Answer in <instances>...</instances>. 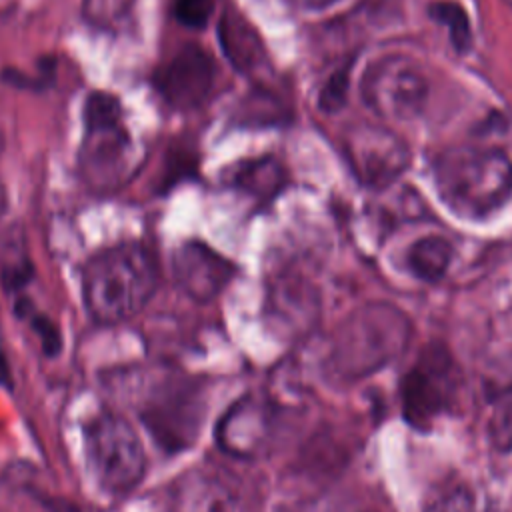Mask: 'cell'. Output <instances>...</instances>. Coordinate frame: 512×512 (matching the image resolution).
Here are the masks:
<instances>
[{
    "instance_id": "cell-1",
    "label": "cell",
    "mask_w": 512,
    "mask_h": 512,
    "mask_svg": "<svg viewBox=\"0 0 512 512\" xmlns=\"http://www.w3.org/2000/svg\"><path fill=\"white\" fill-rule=\"evenodd\" d=\"M156 286V258L140 242H122L98 252L82 276L84 304L98 324L130 320L144 310Z\"/></svg>"
},
{
    "instance_id": "cell-2",
    "label": "cell",
    "mask_w": 512,
    "mask_h": 512,
    "mask_svg": "<svg viewBox=\"0 0 512 512\" xmlns=\"http://www.w3.org/2000/svg\"><path fill=\"white\" fill-rule=\"evenodd\" d=\"M432 172L442 202L460 218L490 216L512 196V160L496 148H448Z\"/></svg>"
},
{
    "instance_id": "cell-3",
    "label": "cell",
    "mask_w": 512,
    "mask_h": 512,
    "mask_svg": "<svg viewBox=\"0 0 512 512\" xmlns=\"http://www.w3.org/2000/svg\"><path fill=\"white\" fill-rule=\"evenodd\" d=\"M78 168L84 184L96 194L116 192L138 168V152L122 118V104L110 92L94 90L86 96Z\"/></svg>"
},
{
    "instance_id": "cell-4",
    "label": "cell",
    "mask_w": 512,
    "mask_h": 512,
    "mask_svg": "<svg viewBox=\"0 0 512 512\" xmlns=\"http://www.w3.org/2000/svg\"><path fill=\"white\" fill-rule=\"evenodd\" d=\"M208 408L206 386L198 378L162 374L140 390L138 418L168 454L188 450L204 424Z\"/></svg>"
},
{
    "instance_id": "cell-5",
    "label": "cell",
    "mask_w": 512,
    "mask_h": 512,
    "mask_svg": "<svg viewBox=\"0 0 512 512\" xmlns=\"http://www.w3.org/2000/svg\"><path fill=\"white\" fill-rule=\"evenodd\" d=\"M408 334L410 324L398 308L386 302L366 304L336 334L332 350L334 370L348 378L366 376L388 364L404 348Z\"/></svg>"
},
{
    "instance_id": "cell-6",
    "label": "cell",
    "mask_w": 512,
    "mask_h": 512,
    "mask_svg": "<svg viewBox=\"0 0 512 512\" xmlns=\"http://www.w3.org/2000/svg\"><path fill=\"white\" fill-rule=\"evenodd\" d=\"M84 452L92 480L110 496L130 494L146 474L138 432L112 410H102L84 424Z\"/></svg>"
},
{
    "instance_id": "cell-7",
    "label": "cell",
    "mask_w": 512,
    "mask_h": 512,
    "mask_svg": "<svg viewBox=\"0 0 512 512\" xmlns=\"http://www.w3.org/2000/svg\"><path fill=\"white\" fill-rule=\"evenodd\" d=\"M364 104L382 120L406 122L416 118L428 98V82L416 62L406 56H384L372 62L362 80Z\"/></svg>"
},
{
    "instance_id": "cell-8",
    "label": "cell",
    "mask_w": 512,
    "mask_h": 512,
    "mask_svg": "<svg viewBox=\"0 0 512 512\" xmlns=\"http://www.w3.org/2000/svg\"><path fill=\"white\" fill-rule=\"evenodd\" d=\"M456 388L458 376H454V364L448 350L440 344H428L400 384L402 414L406 422L426 430L436 416L450 408Z\"/></svg>"
},
{
    "instance_id": "cell-9",
    "label": "cell",
    "mask_w": 512,
    "mask_h": 512,
    "mask_svg": "<svg viewBox=\"0 0 512 512\" xmlns=\"http://www.w3.org/2000/svg\"><path fill=\"white\" fill-rule=\"evenodd\" d=\"M216 64L208 50L190 42L180 46L154 74V88L174 110L200 108L212 94Z\"/></svg>"
},
{
    "instance_id": "cell-10",
    "label": "cell",
    "mask_w": 512,
    "mask_h": 512,
    "mask_svg": "<svg viewBox=\"0 0 512 512\" xmlns=\"http://www.w3.org/2000/svg\"><path fill=\"white\" fill-rule=\"evenodd\" d=\"M274 406L264 396L244 394L220 416L214 438L222 452L238 460L264 456L274 436Z\"/></svg>"
},
{
    "instance_id": "cell-11",
    "label": "cell",
    "mask_w": 512,
    "mask_h": 512,
    "mask_svg": "<svg viewBox=\"0 0 512 512\" xmlns=\"http://www.w3.org/2000/svg\"><path fill=\"white\" fill-rule=\"evenodd\" d=\"M348 154L358 178L372 190L394 184L410 162L406 142L378 124L358 126L348 138Z\"/></svg>"
},
{
    "instance_id": "cell-12",
    "label": "cell",
    "mask_w": 512,
    "mask_h": 512,
    "mask_svg": "<svg viewBox=\"0 0 512 512\" xmlns=\"http://www.w3.org/2000/svg\"><path fill=\"white\" fill-rule=\"evenodd\" d=\"M176 286L194 302L214 300L232 280L234 266L220 252L200 240L178 246L172 258Z\"/></svg>"
},
{
    "instance_id": "cell-13",
    "label": "cell",
    "mask_w": 512,
    "mask_h": 512,
    "mask_svg": "<svg viewBox=\"0 0 512 512\" xmlns=\"http://www.w3.org/2000/svg\"><path fill=\"white\" fill-rule=\"evenodd\" d=\"M168 512H242V498L228 476L212 468H190L168 488Z\"/></svg>"
},
{
    "instance_id": "cell-14",
    "label": "cell",
    "mask_w": 512,
    "mask_h": 512,
    "mask_svg": "<svg viewBox=\"0 0 512 512\" xmlns=\"http://www.w3.org/2000/svg\"><path fill=\"white\" fill-rule=\"evenodd\" d=\"M218 42L240 74H252L264 62V46L256 28L232 6L218 20Z\"/></svg>"
},
{
    "instance_id": "cell-15",
    "label": "cell",
    "mask_w": 512,
    "mask_h": 512,
    "mask_svg": "<svg viewBox=\"0 0 512 512\" xmlns=\"http://www.w3.org/2000/svg\"><path fill=\"white\" fill-rule=\"evenodd\" d=\"M286 182V174L282 164L272 156H262L254 160H244L242 164L230 170L228 184L232 188L242 190L256 200L274 198Z\"/></svg>"
},
{
    "instance_id": "cell-16",
    "label": "cell",
    "mask_w": 512,
    "mask_h": 512,
    "mask_svg": "<svg viewBox=\"0 0 512 512\" xmlns=\"http://www.w3.org/2000/svg\"><path fill=\"white\" fill-rule=\"evenodd\" d=\"M270 308L274 316L292 328H298L314 316V296L310 288L298 278H282L270 294Z\"/></svg>"
},
{
    "instance_id": "cell-17",
    "label": "cell",
    "mask_w": 512,
    "mask_h": 512,
    "mask_svg": "<svg viewBox=\"0 0 512 512\" xmlns=\"http://www.w3.org/2000/svg\"><path fill=\"white\" fill-rule=\"evenodd\" d=\"M452 260V246L442 236H424L416 240L408 252V266L426 282L440 280Z\"/></svg>"
},
{
    "instance_id": "cell-18",
    "label": "cell",
    "mask_w": 512,
    "mask_h": 512,
    "mask_svg": "<svg viewBox=\"0 0 512 512\" xmlns=\"http://www.w3.org/2000/svg\"><path fill=\"white\" fill-rule=\"evenodd\" d=\"M14 312H16V316L26 318L30 322V328L36 334V338L40 340V348L46 356H56L60 352L62 334H60L58 326L52 322V318L38 312L26 294H16Z\"/></svg>"
},
{
    "instance_id": "cell-19",
    "label": "cell",
    "mask_w": 512,
    "mask_h": 512,
    "mask_svg": "<svg viewBox=\"0 0 512 512\" xmlns=\"http://www.w3.org/2000/svg\"><path fill=\"white\" fill-rule=\"evenodd\" d=\"M428 14L436 22H440L442 26L448 28L450 40L458 52H466L470 48V42H472L470 20H468L466 10L460 4L448 2V0L434 2L428 6Z\"/></svg>"
},
{
    "instance_id": "cell-20",
    "label": "cell",
    "mask_w": 512,
    "mask_h": 512,
    "mask_svg": "<svg viewBox=\"0 0 512 512\" xmlns=\"http://www.w3.org/2000/svg\"><path fill=\"white\" fill-rule=\"evenodd\" d=\"M136 0H82L84 20L100 30H120Z\"/></svg>"
},
{
    "instance_id": "cell-21",
    "label": "cell",
    "mask_w": 512,
    "mask_h": 512,
    "mask_svg": "<svg viewBox=\"0 0 512 512\" xmlns=\"http://www.w3.org/2000/svg\"><path fill=\"white\" fill-rule=\"evenodd\" d=\"M212 12H214V0H174L172 2L174 18L182 26L194 28V30L204 28Z\"/></svg>"
},
{
    "instance_id": "cell-22",
    "label": "cell",
    "mask_w": 512,
    "mask_h": 512,
    "mask_svg": "<svg viewBox=\"0 0 512 512\" xmlns=\"http://www.w3.org/2000/svg\"><path fill=\"white\" fill-rule=\"evenodd\" d=\"M348 92V66L336 70L318 96V106L324 112H336L342 108Z\"/></svg>"
},
{
    "instance_id": "cell-23",
    "label": "cell",
    "mask_w": 512,
    "mask_h": 512,
    "mask_svg": "<svg viewBox=\"0 0 512 512\" xmlns=\"http://www.w3.org/2000/svg\"><path fill=\"white\" fill-rule=\"evenodd\" d=\"M426 512H476L474 498L466 488H454L436 498Z\"/></svg>"
},
{
    "instance_id": "cell-24",
    "label": "cell",
    "mask_w": 512,
    "mask_h": 512,
    "mask_svg": "<svg viewBox=\"0 0 512 512\" xmlns=\"http://www.w3.org/2000/svg\"><path fill=\"white\" fill-rule=\"evenodd\" d=\"M490 434L500 450H512V400L494 412Z\"/></svg>"
},
{
    "instance_id": "cell-25",
    "label": "cell",
    "mask_w": 512,
    "mask_h": 512,
    "mask_svg": "<svg viewBox=\"0 0 512 512\" xmlns=\"http://www.w3.org/2000/svg\"><path fill=\"white\" fill-rule=\"evenodd\" d=\"M32 264L28 260H18V262H10L2 268V286L6 292L12 294H20L22 288L30 282L32 278Z\"/></svg>"
},
{
    "instance_id": "cell-26",
    "label": "cell",
    "mask_w": 512,
    "mask_h": 512,
    "mask_svg": "<svg viewBox=\"0 0 512 512\" xmlns=\"http://www.w3.org/2000/svg\"><path fill=\"white\" fill-rule=\"evenodd\" d=\"M6 206H8V200H6V188H4V184L0 182V216L6 212Z\"/></svg>"
}]
</instances>
